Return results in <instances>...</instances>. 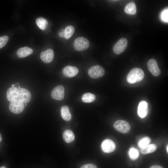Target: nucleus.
I'll return each instance as SVG.
<instances>
[{
	"label": "nucleus",
	"instance_id": "35",
	"mask_svg": "<svg viewBox=\"0 0 168 168\" xmlns=\"http://www.w3.org/2000/svg\"><path fill=\"white\" fill-rule=\"evenodd\" d=\"M27 105L26 104H25L24 105V106H27Z\"/></svg>",
	"mask_w": 168,
	"mask_h": 168
},
{
	"label": "nucleus",
	"instance_id": "34",
	"mask_svg": "<svg viewBox=\"0 0 168 168\" xmlns=\"http://www.w3.org/2000/svg\"><path fill=\"white\" fill-rule=\"evenodd\" d=\"M15 86V85L14 84H12V87H14V86Z\"/></svg>",
	"mask_w": 168,
	"mask_h": 168
},
{
	"label": "nucleus",
	"instance_id": "12",
	"mask_svg": "<svg viewBox=\"0 0 168 168\" xmlns=\"http://www.w3.org/2000/svg\"><path fill=\"white\" fill-rule=\"evenodd\" d=\"M148 104L146 101H140L138 107V116L142 118H145L148 112Z\"/></svg>",
	"mask_w": 168,
	"mask_h": 168
},
{
	"label": "nucleus",
	"instance_id": "16",
	"mask_svg": "<svg viewBox=\"0 0 168 168\" xmlns=\"http://www.w3.org/2000/svg\"><path fill=\"white\" fill-rule=\"evenodd\" d=\"M61 115L63 119L69 121L71 119V115L69 108L67 105L63 106L61 110Z\"/></svg>",
	"mask_w": 168,
	"mask_h": 168
},
{
	"label": "nucleus",
	"instance_id": "26",
	"mask_svg": "<svg viewBox=\"0 0 168 168\" xmlns=\"http://www.w3.org/2000/svg\"><path fill=\"white\" fill-rule=\"evenodd\" d=\"M168 9L163 10L161 14V18L162 21L166 22H168Z\"/></svg>",
	"mask_w": 168,
	"mask_h": 168
},
{
	"label": "nucleus",
	"instance_id": "11",
	"mask_svg": "<svg viewBox=\"0 0 168 168\" xmlns=\"http://www.w3.org/2000/svg\"><path fill=\"white\" fill-rule=\"evenodd\" d=\"M54 52L51 49H48L45 51L42 52L40 54L41 60L44 63H49L53 59Z\"/></svg>",
	"mask_w": 168,
	"mask_h": 168
},
{
	"label": "nucleus",
	"instance_id": "31",
	"mask_svg": "<svg viewBox=\"0 0 168 168\" xmlns=\"http://www.w3.org/2000/svg\"><path fill=\"white\" fill-rule=\"evenodd\" d=\"M17 88H18V90H19L21 88V87L20 86H18V87Z\"/></svg>",
	"mask_w": 168,
	"mask_h": 168
},
{
	"label": "nucleus",
	"instance_id": "25",
	"mask_svg": "<svg viewBox=\"0 0 168 168\" xmlns=\"http://www.w3.org/2000/svg\"><path fill=\"white\" fill-rule=\"evenodd\" d=\"M9 40L7 36L0 37V49L4 47L7 43Z\"/></svg>",
	"mask_w": 168,
	"mask_h": 168
},
{
	"label": "nucleus",
	"instance_id": "30",
	"mask_svg": "<svg viewBox=\"0 0 168 168\" xmlns=\"http://www.w3.org/2000/svg\"><path fill=\"white\" fill-rule=\"evenodd\" d=\"M2 140V138L1 135L0 133V142H1Z\"/></svg>",
	"mask_w": 168,
	"mask_h": 168
},
{
	"label": "nucleus",
	"instance_id": "3",
	"mask_svg": "<svg viewBox=\"0 0 168 168\" xmlns=\"http://www.w3.org/2000/svg\"><path fill=\"white\" fill-rule=\"evenodd\" d=\"M114 128L120 133H126L129 131L130 126L126 121L119 120L116 121L114 124Z\"/></svg>",
	"mask_w": 168,
	"mask_h": 168
},
{
	"label": "nucleus",
	"instance_id": "15",
	"mask_svg": "<svg viewBox=\"0 0 168 168\" xmlns=\"http://www.w3.org/2000/svg\"><path fill=\"white\" fill-rule=\"evenodd\" d=\"M33 52V49L27 47H24L18 49L16 54L18 57L21 58L27 57L31 54Z\"/></svg>",
	"mask_w": 168,
	"mask_h": 168
},
{
	"label": "nucleus",
	"instance_id": "28",
	"mask_svg": "<svg viewBox=\"0 0 168 168\" xmlns=\"http://www.w3.org/2000/svg\"><path fill=\"white\" fill-rule=\"evenodd\" d=\"M59 35L60 37H65L64 30H63L62 31L60 32L59 33Z\"/></svg>",
	"mask_w": 168,
	"mask_h": 168
},
{
	"label": "nucleus",
	"instance_id": "4",
	"mask_svg": "<svg viewBox=\"0 0 168 168\" xmlns=\"http://www.w3.org/2000/svg\"><path fill=\"white\" fill-rule=\"evenodd\" d=\"M88 74L92 78H96L103 76L105 72L104 68L99 65H96L90 68L88 70Z\"/></svg>",
	"mask_w": 168,
	"mask_h": 168
},
{
	"label": "nucleus",
	"instance_id": "19",
	"mask_svg": "<svg viewBox=\"0 0 168 168\" xmlns=\"http://www.w3.org/2000/svg\"><path fill=\"white\" fill-rule=\"evenodd\" d=\"M156 146L154 144H148L146 147L141 148L140 152L143 154L152 153L156 150Z\"/></svg>",
	"mask_w": 168,
	"mask_h": 168
},
{
	"label": "nucleus",
	"instance_id": "27",
	"mask_svg": "<svg viewBox=\"0 0 168 168\" xmlns=\"http://www.w3.org/2000/svg\"><path fill=\"white\" fill-rule=\"evenodd\" d=\"M80 168H97V166L93 164H88L81 166Z\"/></svg>",
	"mask_w": 168,
	"mask_h": 168
},
{
	"label": "nucleus",
	"instance_id": "5",
	"mask_svg": "<svg viewBox=\"0 0 168 168\" xmlns=\"http://www.w3.org/2000/svg\"><path fill=\"white\" fill-rule=\"evenodd\" d=\"M127 45V39L125 38H121L114 45L113 50L115 54H120L126 49Z\"/></svg>",
	"mask_w": 168,
	"mask_h": 168
},
{
	"label": "nucleus",
	"instance_id": "22",
	"mask_svg": "<svg viewBox=\"0 0 168 168\" xmlns=\"http://www.w3.org/2000/svg\"><path fill=\"white\" fill-rule=\"evenodd\" d=\"M128 154L130 159L132 161H135L137 159L139 156L138 151L134 147H132L130 149Z\"/></svg>",
	"mask_w": 168,
	"mask_h": 168
},
{
	"label": "nucleus",
	"instance_id": "20",
	"mask_svg": "<svg viewBox=\"0 0 168 168\" xmlns=\"http://www.w3.org/2000/svg\"><path fill=\"white\" fill-rule=\"evenodd\" d=\"M36 23L38 27L43 30L46 28L48 24L47 20L42 17L37 18L36 20Z\"/></svg>",
	"mask_w": 168,
	"mask_h": 168
},
{
	"label": "nucleus",
	"instance_id": "17",
	"mask_svg": "<svg viewBox=\"0 0 168 168\" xmlns=\"http://www.w3.org/2000/svg\"><path fill=\"white\" fill-rule=\"evenodd\" d=\"M63 140L67 143H70L75 139V136L71 130H66L63 133Z\"/></svg>",
	"mask_w": 168,
	"mask_h": 168
},
{
	"label": "nucleus",
	"instance_id": "13",
	"mask_svg": "<svg viewBox=\"0 0 168 168\" xmlns=\"http://www.w3.org/2000/svg\"><path fill=\"white\" fill-rule=\"evenodd\" d=\"M18 91L19 90L15 87H12L9 88L7 92V100L12 102L18 99Z\"/></svg>",
	"mask_w": 168,
	"mask_h": 168
},
{
	"label": "nucleus",
	"instance_id": "7",
	"mask_svg": "<svg viewBox=\"0 0 168 168\" xmlns=\"http://www.w3.org/2000/svg\"><path fill=\"white\" fill-rule=\"evenodd\" d=\"M64 89L61 85H59L55 87L51 93L52 97L54 99L61 100L64 98Z\"/></svg>",
	"mask_w": 168,
	"mask_h": 168
},
{
	"label": "nucleus",
	"instance_id": "23",
	"mask_svg": "<svg viewBox=\"0 0 168 168\" xmlns=\"http://www.w3.org/2000/svg\"><path fill=\"white\" fill-rule=\"evenodd\" d=\"M74 28L73 26H67L64 30L65 38L67 40L69 39L74 33Z\"/></svg>",
	"mask_w": 168,
	"mask_h": 168
},
{
	"label": "nucleus",
	"instance_id": "14",
	"mask_svg": "<svg viewBox=\"0 0 168 168\" xmlns=\"http://www.w3.org/2000/svg\"><path fill=\"white\" fill-rule=\"evenodd\" d=\"M63 74L67 77H72L75 76L78 72V70L75 67L67 66L63 69Z\"/></svg>",
	"mask_w": 168,
	"mask_h": 168
},
{
	"label": "nucleus",
	"instance_id": "24",
	"mask_svg": "<svg viewBox=\"0 0 168 168\" xmlns=\"http://www.w3.org/2000/svg\"><path fill=\"white\" fill-rule=\"evenodd\" d=\"M151 142V140L149 137H145L140 140L138 145L140 147L142 148L149 144Z\"/></svg>",
	"mask_w": 168,
	"mask_h": 168
},
{
	"label": "nucleus",
	"instance_id": "21",
	"mask_svg": "<svg viewBox=\"0 0 168 168\" xmlns=\"http://www.w3.org/2000/svg\"><path fill=\"white\" fill-rule=\"evenodd\" d=\"M95 96L90 93H86L84 94L82 97V101L85 103L92 102L95 100Z\"/></svg>",
	"mask_w": 168,
	"mask_h": 168
},
{
	"label": "nucleus",
	"instance_id": "29",
	"mask_svg": "<svg viewBox=\"0 0 168 168\" xmlns=\"http://www.w3.org/2000/svg\"><path fill=\"white\" fill-rule=\"evenodd\" d=\"M150 168H163L162 166L158 165H154L151 166Z\"/></svg>",
	"mask_w": 168,
	"mask_h": 168
},
{
	"label": "nucleus",
	"instance_id": "10",
	"mask_svg": "<svg viewBox=\"0 0 168 168\" xmlns=\"http://www.w3.org/2000/svg\"><path fill=\"white\" fill-rule=\"evenodd\" d=\"M103 151L106 153L113 152L115 148V145L114 142L110 139H106L102 142L101 145Z\"/></svg>",
	"mask_w": 168,
	"mask_h": 168
},
{
	"label": "nucleus",
	"instance_id": "2",
	"mask_svg": "<svg viewBox=\"0 0 168 168\" xmlns=\"http://www.w3.org/2000/svg\"><path fill=\"white\" fill-rule=\"evenodd\" d=\"M90 44L88 40L82 37H78L74 40L73 46L75 49L78 51H82L87 49Z\"/></svg>",
	"mask_w": 168,
	"mask_h": 168
},
{
	"label": "nucleus",
	"instance_id": "33",
	"mask_svg": "<svg viewBox=\"0 0 168 168\" xmlns=\"http://www.w3.org/2000/svg\"><path fill=\"white\" fill-rule=\"evenodd\" d=\"M168 145H167V146H166V151H167V152H168Z\"/></svg>",
	"mask_w": 168,
	"mask_h": 168
},
{
	"label": "nucleus",
	"instance_id": "18",
	"mask_svg": "<svg viewBox=\"0 0 168 168\" xmlns=\"http://www.w3.org/2000/svg\"><path fill=\"white\" fill-rule=\"evenodd\" d=\"M124 12L129 15H134L136 13V7L133 2H130L128 3L124 8Z\"/></svg>",
	"mask_w": 168,
	"mask_h": 168
},
{
	"label": "nucleus",
	"instance_id": "1",
	"mask_svg": "<svg viewBox=\"0 0 168 168\" xmlns=\"http://www.w3.org/2000/svg\"><path fill=\"white\" fill-rule=\"evenodd\" d=\"M144 74L143 71L139 68H134L131 70L127 77V80L130 84L140 82L143 78Z\"/></svg>",
	"mask_w": 168,
	"mask_h": 168
},
{
	"label": "nucleus",
	"instance_id": "9",
	"mask_svg": "<svg viewBox=\"0 0 168 168\" xmlns=\"http://www.w3.org/2000/svg\"><path fill=\"white\" fill-rule=\"evenodd\" d=\"M31 97V94L27 90L24 88H21L19 90L18 99L24 104L29 103Z\"/></svg>",
	"mask_w": 168,
	"mask_h": 168
},
{
	"label": "nucleus",
	"instance_id": "32",
	"mask_svg": "<svg viewBox=\"0 0 168 168\" xmlns=\"http://www.w3.org/2000/svg\"><path fill=\"white\" fill-rule=\"evenodd\" d=\"M0 168H6V167L5 166H2L0 167Z\"/></svg>",
	"mask_w": 168,
	"mask_h": 168
},
{
	"label": "nucleus",
	"instance_id": "8",
	"mask_svg": "<svg viewBox=\"0 0 168 168\" xmlns=\"http://www.w3.org/2000/svg\"><path fill=\"white\" fill-rule=\"evenodd\" d=\"M148 69L151 73L155 76H158L161 74V71L158 66L156 60L154 58L150 59L147 63Z\"/></svg>",
	"mask_w": 168,
	"mask_h": 168
},
{
	"label": "nucleus",
	"instance_id": "6",
	"mask_svg": "<svg viewBox=\"0 0 168 168\" xmlns=\"http://www.w3.org/2000/svg\"><path fill=\"white\" fill-rule=\"evenodd\" d=\"M24 104L18 99L11 102L9 105V109L12 113L18 114L24 110Z\"/></svg>",
	"mask_w": 168,
	"mask_h": 168
}]
</instances>
